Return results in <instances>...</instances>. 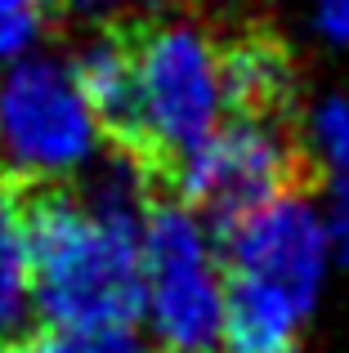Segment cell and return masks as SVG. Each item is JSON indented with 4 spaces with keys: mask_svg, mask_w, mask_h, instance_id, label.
<instances>
[{
    "mask_svg": "<svg viewBox=\"0 0 349 353\" xmlns=\"http://www.w3.org/2000/svg\"><path fill=\"white\" fill-rule=\"evenodd\" d=\"M148 210V174L130 152L32 201L36 318L50 331L86 345L139 327Z\"/></svg>",
    "mask_w": 349,
    "mask_h": 353,
    "instance_id": "cell-1",
    "label": "cell"
},
{
    "mask_svg": "<svg viewBox=\"0 0 349 353\" xmlns=\"http://www.w3.org/2000/svg\"><path fill=\"white\" fill-rule=\"evenodd\" d=\"M108 139L72 59L36 50L0 68V165L14 183L72 188L103 161Z\"/></svg>",
    "mask_w": 349,
    "mask_h": 353,
    "instance_id": "cell-2",
    "label": "cell"
},
{
    "mask_svg": "<svg viewBox=\"0 0 349 353\" xmlns=\"http://www.w3.org/2000/svg\"><path fill=\"white\" fill-rule=\"evenodd\" d=\"M228 264L219 228L188 201H161L143 224V318L166 353H219Z\"/></svg>",
    "mask_w": 349,
    "mask_h": 353,
    "instance_id": "cell-3",
    "label": "cell"
},
{
    "mask_svg": "<svg viewBox=\"0 0 349 353\" xmlns=\"http://www.w3.org/2000/svg\"><path fill=\"white\" fill-rule=\"evenodd\" d=\"M134 112L126 148L174 161L228 121L224 50L188 18H157L130 41Z\"/></svg>",
    "mask_w": 349,
    "mask_h": 353,
    "instance_id": "cell-4",
    "label": "cell"
},
{
    "mask_svg": "<svg viewBox=\"0 0 349 353\" xmlns=\"http://www.w3.org/2000/svg\"><path fill=\"white\" fill-rule=\"evenodd\" d=\"M174 192L210 224H233L296 179V148L269 117H237L174 157Z\"/></svg>",
    "mask_w": 349,
    "mask_h": 353,
    "instance_id": "cell-5",
    "label": "cell"
},
{
    "mask_svg": "<svg viewBox=\"0 0 349 353\" xmlns=\"http://www.w3.org/2000/svg\"><path fill=\"white\" fill-rule=\"evenodd\" d=\"M219 246H224L228 277L273 286L296 304H305L309 313L318 309L327 273L336 268L323 228V206L296 188L278 192L273 201L224 224Z\"/></svg>",
    "mask_w": 349,
    "mask_h": 353,
    "instance_id": "cell-6",
    "label": "cell"
},
{
    "mask_svg": "<svg viewBox=\"0 0 349 353\" xmlns=\"http://www.w3.org/2000/svg\"><path fill=\"white\" fill-rule=\"evenodd\" d=\"M309 309L291 295L260 282L228 277V309H224V349L219 353H291Z\"/></svg>",
    "mask_w": 349,
    "mask_h": 353,
    "instance_id": "cell-7",
    "label": "cell"
},
{
    "mask_svg": "<svg viewBox=\"0 0 349 353\" xmlns=\"http://www.w3.org/2000/svg\"><path fill=\"white\" fill-rule=\"evenodd\" d=\"M36 318V246L32 201L23 183L0 179V340L23 336Z\"/></svg>",
    "mask_w": 349,
    "mask_h": 353,
    "instance_id": "cell-8",
    "label": "cell"
},
{
    "mask_svg": "<svg viewBox=\"0 0 349 353\" xmlns=\"http://www.w3.org/2000/svg\"><path fill=\"white\" fill-rule=\"evenodd\" d=\"M224 90L228 112L278 121L282 108L296 99V68L273 41H237L224 50Z\"/></svg>",
    "mask_w": 349,
    "mask_h": 353,
    "instance_id": "cell-9",
    "label": "cell"
},
{
    "mask_svg": "<svg viewBox=\"0 0 349 353\" xmlns=\"http://www.w3.org/2000/svg\"><path fill=\"white\" fill-rule=\"evenodd\" d=\"M72 63H77V77L86 85V94L103 112L108 134L126 143L130 112H134V50H130V41H121L112 32H94L72 54Z\"/></svg>",
    "mask_w": 349,
    "mask_h": 353,
    "instance_id": "cell-10",
    "label": "cell"
},
{
    "mask_svg": "<svg viewBox=\"0 0 349 353\" xmlns=\"http://www.w3.org/2000/svg\"><path fill=\"white\" fill-rule=\"evenodd\" d=\"M59 0H0V68L45 50Z\"/></svg>",
    "mask_w": 349,
    "mask_h": 353,
    "instance_id": "cell-11",
    "label": "cell"
},
{
    "mask_svg": "<svg viewBox=\"0 0 349 353\" xmlns=\"http://www.w3.org/2000/svg\"><path fill=\"white\" fill-rule=\"evenodd\" d=\"M305 143L318 161L327 165L332 179L349 183V99L327 94L309 108L305 117Z\"/></svg>",
    "mask_w": 349,
    "mask_h": 353,
    "instance_id": "cell-12",
    "label": "cell"
},
{
    "mask_svg": "<svg viewBox=\"0 0 349 353\" xmlns=\"http://www.w3.org/2000/svg\"><path fill=\"white\" fill-rule=\"evenodd\" d=\"M323 228H327V246H332V259L341 268H349V183L336 179L332 192L323 201Z\"/></svg>",
    "mask_w": 349,
    "mask_h": 353,
    "instance_id": "cell-13",
    "label": "cell"
},
{
    "mask_svg": "<svg viewBox=\"0 0 349 353\" xmlns=\"http://www.w3.org/2000/svg\"><path fill=\"white\" fill-rule=\"evenodd\" d=\"M309 23L327 45L349 50V0H309Z\"/></svg>",
    "mask_w": 349,
    "mask_h": 353,
    "instance_id": "cell-14",
    "label": "cell"
},
{
    "mask_svg": "<svg viewBox=\"0 0 349 353\" xmlns=\"http://www.w3.org/2000/svg\"><path fill=\"white\" fill-rule=\"evenodd\" d=\"M77 353H166L157 345V340L148 336V331H112V336H99V340H86V345H77Z\"/></svg>",
    "mask_w": 349,
    "mask_h": 353,
    "instance_id": "cell-15",
    "label": "cell"
},
{
    "mask_svg": "<svg viewBox=\"0 0 349 353\" xmlns=\"http://www.w3.org/2000/svg\"><path fill=\"white\" fill-rule=\"evenodd\" d=\"M59 5L68 9L72 18H81V23H94V27H103L108 18L126 14V9H130L134 0H59Z\"/></svg>",
    "mask_w": 349,
    "mask_h": 353,
    "instance_id": "cell-16",
    "label": "cell"
},
{
    "mask_svg": "<svg viewBox=\"0 0 349 353\" xmlns=\"http://www.w3.org/2000/svg\"><path fill=\"white\" fill-rule=\"evenodd\" d=\"M0 353H77V340L59 336V331H41V336H18L9 349Z\"/></svg>",
    "mask_w": 349,
    "mask_h": 353,
    "instance_id": "cell-17",
    "label": "cell"
},
{
    "mask_svg": "<svg viewBox=\"0 0 349 353\" xmlns=\"http://www.w3.org/2000/svg\"><path fill=\"white\" fill-rule=\"evenodd\" d=\"M0 349H5V345H0Z\"/></svg>",
    "mask_w": 349,
    "mask_h": 353,
    "instance_id": "cell-18",
    "label": "cell"
}]
</instances>
